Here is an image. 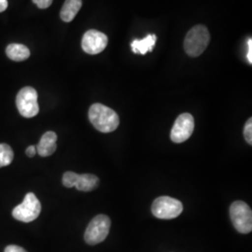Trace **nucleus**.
<instances>
[{
    "mask_svg": "<svg viewBox=\"0 0 252 252\" xmlns=\"http://www.w3.org/2000/svg\"><path fill=\"white\" fill-rule=\"evenodd\" d=\"M89 120L96 130L102 133L115 131L120 125L117 113L103 104H94L89 109Z\"/></svg>",
    "mask_w": 252,
    "mask_h": 252,
    "instance_id": "f257e3e1",
    "label": "nucleus"
},
{
    "mask_svg": "<svg viewBox=\"0 0 252 252\" xmlns=\"http://www.w3.org/2000/svg\"><path fill=\"white\" fill-rule=\"evenodd\" d=\"M77 173L75 172L67 171L63 174V184L66 188H73L75 187V180L77 178Z\"/></svg>",
    "mask_w": 252,
    "mask_h": 252,
    "instance_id": "dca6fc26",
    "label": "nucleus"
},
{
    "mask_svg": "<svg viewBox=\"0 0 252 252\" xmlns=\"http://www.w3.org/2000/svg\"><path fill=\"white\" fill-rule=\"evenodd\" d=\"M248 46H249V52H248V61L250 63H252V39L250 38L248 41Z\"/></svg>",
    "mask_w": 252,
    "mask_h": 252,
    "instance_id": "412c9836",
    "label": "nucleus"
},
{
    "mask_svg": "<svg viewBox=\"0 0 252 252\" xmlns=\"http://www.w3.org/2000/svg\"><path fill=\"white\" fill-rule=\"evenodd\" d=\"M153 214L161 220H172L180 216L183 211L182 203L178 199L161 196L153 202Z\"/></svg>",
    "mask_w": 252,
    "mask_h": 252,
    "instance_id": "423d86ee",
    "label": "nucleus"
},
{
    "mask_svg": "<svg viewBox=\"0 0 252 252\" xmlns=\"http://www.w3.org/2000/svg\"><path fill=\"white\" fill-rule=\"evenodd\" d=\"M194 130V119L189 113L180 114L171 130V140L174 143H182L189 139Z\"/></svg>",
    "mask_w": 252,
    "mask_h": 252,
    "instance_id": "6e6552de",
    "label": "nucleus"
},
{
    "mask_svg": "<svg viewBox=\"0 0 252 252\" xmlns=\"http://www.w3.org/2000/svg\"><path fill=\"white\" fill-rule=\"evenodd\" d=\"M210 41V35L204 26H195L187 33L184 40V50L191 57H197L203 54Z\"/></svg>",
    "mask_w": 252,
    "mask_h": 252,
    "instance_id": "f03ea898",
    "label": "nucleus"
},
{
    "mask_svg": "<svg viewBox=\"0 0 252 252\" xmlns=\"http://www.w3.org/2000/svg\"><path fill=\"white\" fill-rule=\"evenodd\" d=\"M244 136L246 141L250 145L252 144V119L250 118L244 128Z\"/></svg>",
    "mask_w": 252,
    "mask_h": 252,
    "instance_id": "f3484780",
    "label": "nucleus"
},
{
    "mask_svg": "<svg viewBox=\"0 0 252 252\" xmlns=\"http://www.w3.org/2000/svg\"><path fill=\"white\" fill-rule=\"evenodd\" d=\"M8 8V0H0V12H3Z\"/></svg>",
    "mask_w": 252,
    "mask_h": 252,
    "instance_id": "4be33fe9",
    "label": "nucleus"
},
{
    "mask_svg": "<svg viewBox=\"0 0 252 252\" xmlns=\"http://www.w3.org/2000/svg\"><path fill=\"white\" fill-rule=\"evenodd\" d=\"M4 252H27L25 249L16 246V245H9L6 249Z\"/></svg>",
    "mask_w": 252,
    "mask_h": 252,
    "instance_id": "6ab92c4d",
    "label": "nucleus"
},
{
    "mask_svg": "<svg viewBox=\"0 0 252 252\" xmlns=\"http://www.w3.org/2000/svg\"><path fill=\"white\" fill-rule=\"evenodd\" d=\"M157 37L155 35H148L143 39H135L132 43L131 47L135 54H147L148 52H153V48L156 43Z\"/></svg>",
    "mask_w": 252,
    "mask_h": 252,
    "instance_id": "4468645a",
    "label": "nucleus"
},
{
    "mask_svg": "<svg viewBox=\"0 0 252 252\" xmlns=\"http://www.w3.org/2000/svg\"><path fill=\"white\" fill-rule=\"evenodd\" d=\"M230 217L234 228L240 234H249L252 231V211L243 201H235L230 207Z\"/></svg>",
    "mask_w": 252,
    "mask_h": 252,
    "instance_id": "7ed1b4c3",
    "label": "nucleus"
},
{
    "mask_svg": "<svg viewBox=\"0 0 252 252\" xmlns=\"http://www.w3.org/2000/svg\"><path fill=\"white\" fill-rule=\"evenodd\" d=\"M108 36L104 33L91 29L82 37V50L88 54H97L102 53L108 46Z\"/></svg>",
    "mask_w": 252,
    "mask_h": 252,
    "instance_id": "1a4fd4ad",
    "label": "nucleus"
},
{
    "mask_svg": "<svg viewBox=\"0 0 252 252\" xmlns=\"http://www.w3.org/2000/svg\"><path fill=\"white\" fill-rule=\"evenodd\" d=\"M14 153L11 147L5 143L0 144V167L8 166L13 161Z\"/></svg>",
    "mask_w": 252,
    "mask_h": 252,
    "instance_id": "2eb2a0df",
    "label": "nucleus"
},
{
    "mask_svg": "<svg viewBox=\"0 0 252 252\" xmlns=\"http://www.w3.org/2000/svg\"><path fill=\"white\" fill-rule=\"evenodd\" d=\"M99 184V179L92 174L77 175L75 180L76 189L81 191H91L96 189Z\"/></svg>",
    "mask_w": 252,
    "mask_h": 252,
    "instance_id": "9b49d317",
    "label": "nucleus"
},
{
    "mask_svg": "<svg viewBox=\"0 0 252 252\" xmlns=\"http://www.w3.org/2000/svg\"><path fill=\"white\" fill-rule=\"evenodd\" d=\"M110 225L111 221L108 216L98 215L94 217L84 233L85 242L91 246L103 242L108 235Z\"/></svg>",
    "mask_w": 252,
    "mask_h": 252,
    "instance_id": "20e7f679",
    "label": "nucleus"
},
{
    "mask_svg": "<svg viewBox=\"0 0 252 252\" xmlns=\"http://www.w3.org/2000/svg\"><path fill=\"white\" fill-rule=\"evenodd\" d=\"M32 1L36 4L39 9H47L53 3V0H32Z\"/></svg>",
    "mask_w": 252,
    "mask_h": 252,
    "instance_id": "a211bd4d",
    "label": "nucleus"
},
{
    "mask_svg": "<svg viewBox=\"0 0 252 252\" xmlns=\"http://www.w3.org/2000/svg\"><path fill=\"white\" fill-rule=\"evenodd\" d=\"M41 204L33 192H28L23 203L12 210V216L20 221L31 222L39 216Z\"/></svg>",
    "mask_w": 252,
    "mask_h": 252,
    "instance_id": "39448f33",
    "label": "nucleus"
},
{
    "mask_svg": "<svg viewBox=\"0 0 252 252\" xmlns=\"http://www.w3.org/2000/svg\"><path fill=\"white\" fill-rule=\"evenodd\" d=\"M26 153H27V155L29 158L34 157L36 154V147H35V146H29V147L27 148V151H26Z\"/></svg>",
    "mask_w": 252,
    "mask_h": 252,
    "instance_id": "aec40b11",
    "label": "nucleus"
},
{
    "mask_svg": "<svg viewBox=\"0 0 252 252\" xmlns=\"http://www.w3.org/2000/svg\"><path fill=\"white\" fill-rule=\"evenodd\" d=\"M6 54L10 60L22 62L29 58L30 51L26 45L12 43L6 48Z\"/></svg>",
    "mask_w": 252,
    "mask_h": 252,
    "instance_id": "ddd939ff",
    "label": "nucleus"
},
{
    "mask_svg": "<svg viewBox=\"0 0 252 252\" xmlns=\"http://www.w3.org/2000/svg\"><path fill=\"white\" fill-rule=\"evenodd\" d=\"M16 106L23 117H35L39 111L36 91L30 86L21 89L16 97Z\"/></svg>",
    "mask_w": 252,
    "mask_h": 252,
    "instance_id": "0eeeda50",
    "label": "nucleus"
},
{
    "mask_svg": "<svg viewBox=\"0 0 252 252\" xmlns=\"http://www.w3.org/2000/svg\"><path fill=\"white\" fill-rule=\"evenodd\" d=\"M56 141L57 135L54 132H46L45 134L41 136L39 143L36 147V153L41 157H48L53 155L56 151Z\"/></svg>",
    "mask_w": 252,
    "mask_h": 252,
    "instance_id": "9d476101",
    "label": "nucleus"
},
{
    "mask_svg": "<svg viewBox=\"0 0 252 252\" xmlns=\"http://www.w3.org/2000/svg\"><path fill=\"white\" fill-rule=\"evenodd\" d=\"M82 6V0H65L60 12V17L65 23H70L76 17Z\"/></svg>",
    "mask_w": 252,
    "mask_h": 252,
    "instance_id": "f8f14e48",
    "label": "nucleus"
}]
</instances>
